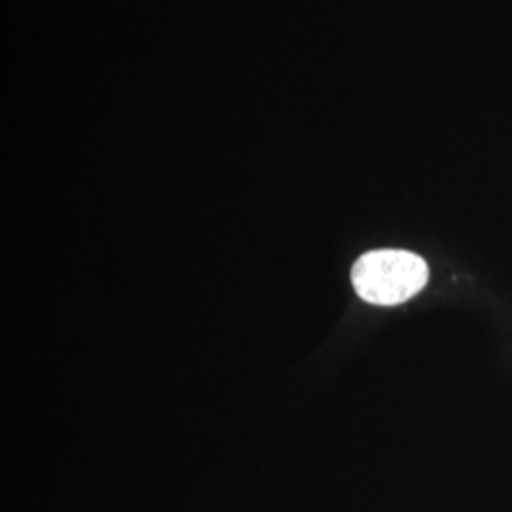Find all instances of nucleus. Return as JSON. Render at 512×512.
<instances>
[{"instance_id":"obj_1","label":"nucleus","mask_w":512,"mask_h":512,"mask_svg":"<svg viewBox=\"0 0 512 512\" xmlns=\"http://www.w3.org/2000/svg\"><path fill=\"white\" fill-rule=\"evenodd\" d=\"M429 281L421 256L403 249H378L359 256L351 268L355 293L374 306H397L414 298Z\"/></svg>"}]
</instances>
